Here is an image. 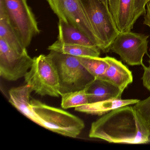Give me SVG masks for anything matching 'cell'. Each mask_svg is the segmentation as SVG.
<instances>
[{"mask_svg": "<svg viewBox=\"0 0 150 150\" xmlns=\"http://www.w3.org/2000/svg\"><path fill=\"white\" fill-rule=\"evenodd\" d=\"M88 136L115 144H144L150 131L134 107L115 109L92 123Z\"/></svg>", "mask_w": 150, "mask_h": 150, "instance_id": "cell-1", "label": "cell"}, {"mask_svg": "<svg viewBox=\"0 0 150 150\" xmlns=\"http://www.w3.org/2000/svg\"><path fill=\"white\" fill-rule=\"evenodd\" d=\"M30 103L40 119V126L47 129L75 138L85 127L83 120L69 112L46 105L35 99H32Z\"/></svg>", "mask_w": 150, "mask_h": 150, "instance_id": "cell-2", "label": "cell"}, {"mask_svg": "<svg viewBox=\"0 0 150 150\" xmlns=\"http://www.w3.org/2000/svg\"><path fill=\"white\" fill-rule=\"evenodd\" d=\"M48 55L57 71L61 96L85 89L95 79L83 66L78 57L52 51Z\"/></svg>", "mask_w": 150, "mask_h": 150, "instance_id": "cell-3", "label": "cell"}, {"mask_svg": "<svg viewBox=\"0 0 150 150\" xmlns=\"http://www.w3.org/2000/svg\"><path fill=\"white\" fill-rule=\"evenodd\" d=\"M79 1L99 41V49L103 52H109L110 45L119 32L108 7L101 0Z\"/></svg>", "mask_w": 150, "mask_h": 150, "instance_id": "cell-4", "label": "cell"}, {"mask_svg": "<svg viewBox=\"0 0 150 150\" xmlns=\"http://www.w3.org/2000/svg\"><path fill=\"white\" fill-rule=\"evenodd\" d=\"M24 77L36 93L54 97L61 96L57 71L49 55L34 57L32 66Z\"/></svg>", "mask_w": 150, "mask_h": 150, "instance_id": "cell-5", "label": "cell"}, {"mask_svg": "<svg viewBox=\"0 0 150 150\" xmlns=\"http://www.w3.org/2000/svg\"><path fill=\"white\" fill-rule=\"evenodd\" d=\"M11 26L23 46L27 48L40 30L27 0H0Z\"/></svg>", "mask_w": 150, "mask_h": 150, "instance_id": "cell-6", "label": "cell"}, {"mask_svg": "<svg viewBox=\"0 0 150 150\" xmlns=\"http://www.w3.org/2000/svg\"><path fill=\"white\" fill-rule=\"evenodd\" d=\"M149 36L131 31L119 32L109 48V52L120 56L130 66H142L143 58L147 53Z\"/></svg>", "mask_w": 150, "mask_h": 150, "instance_id": "cell-7", "label": "cell"}, {"mask_svg": "<svg viewBox=\"0 0 150 150\" xmlns=\"http://www.w3.org/2000/svg\"><path fill=\"white\" fill-rule=\"evenodd\" d=\"M47 1L59 20L79 30L99 48V41L79 0H47Z\"/></svg>", "mask_w": 150, "mask_h": 150, "instance_id": "cell-8", "label": "cell"}, {"mask_svg": "<svg viewBox=\"0 0 150 150\" xmlns=\"http://www.w3.org/2000/svg\"><path fill=\"white\" fill-rule=\"evenodd\" d=\"M33 62V58L27 51L20 52L16 50L0 39V74L3 79L15 81L24 77Z\"/></svg>", "mask_w": 150, "mask_h": 150, "instance_id": "cell-9", "label": "cell"}, {"mask_svg": "<svg viewBox=\"0 0 150 150\" xmlns=\"http://www.w3.org/2000/svg\"><path fill=\"white\" fill-rule=\"evenodd\" d=\"M150 0H108V8L119 32L131 31L137 20L146 13Z\"/></svg>", "mask_w": 150, "mask_h": 150, "instance_id": "cell-10", "label": "cell"}, {"mask_svg": "<svg viewBox=\"0 0 150 150\" xmlns=\"http://www.w3.org/2000/svg\"><path fill=\"white\" fill-rule=\"evenodd\" d=\"M88 103L121 99L123 91L111 82L101 78H95L85 88Z\"/></svg>", "mask_w": 150, "mask_h": 150, "instance_id": "cell-11", "label": "cell"}, {"mask_svg": "<svg viewBox=\"0 0 150 150\" xmlns=\"http://www.w3.org/2000/svg\"><path fill=\"white\" fill-rule=\"evenodd\" d=\"M32 92L33 90L31 86L27 84L21 86L13 88L8 92L9 101L23 115L40 125V119L32 108L30 100Z\"/></svg>", "mask_w": 150, "mask_h": 150, "instance_id": "cell-12", "label": "cell"}, {"mask_svg": "<svg viewBox=\"0 0 150 150\" xmlns=\"http://www.w3.org/2000/svg\"><path fill=\"white\" fill-rule=\"evenodd\" d=\"M104 58L109 66L101 79L111 82L123 92L133 81L132 73L122 62L115 58L108 56Z\"/></svg>", "mask_w": 150, "mask_h": 150, "instance_id": "cell-13", "label": "cell"}, {"mask_svg": "<svg viewBox=\"0 0 150 150\" xmlns=\"http://www.w3.org/2000/svg\"><path fill=\"white\" fill-rule=\"evenodd\" d=\"M58 27L59 42L66 44L97 47L86 35L73 25L59 20Z\"/></svg>", "mask_w": 150, "mask_h": 150, "instance_id": "cell-14", "label": "cell"}, {"mask_svg": "<svg viewBox=\"0 0 150 150\" xmlns=\"http://www.w3.org/2000/svg\"><path fill=\"white\" fill-rule=\"evenodd\" d=\"M139 100L137 99H113L94 103H88L75 108V110L87 114L102 115L120 107L135 104Z\"/></svg>", "mask_w": 150, "mask_h": 150, "instance_id": "cell-15", "label": "cell"}, {"mask_svg": "<svg viewBox=\"0 0 150 150\" xmlns=\"http://www.w3.org/2000/svg\"><path fill=\"white\" fill-rule=\"evenodd\" d=\"M0 39L4 40L16 50L20 52L27 51L11 26L5 8L1 4H0Z\"/></svg>", "mask_w": 150, "mask_h": 150, "instance_id": "cell-16", "label": "cell"}, {"mask_svg": "<svg viewBox=\"0 0 150 150\" xmlns=\"http://www.w3.org/2000/svg\"><path fill=\"white\" fill-rule=\"evenodd\" d=\"M50 51L57 52L76 57H100V50L97 47H87L75 45L66 44L57 40L48 47Z\"/></svg>", "mask_w": 150, "mask_h": 150, "instance_id": "cell-17", "label": "cell"}, {"mask_svg": "<svg viewBox=\"0 0 150 150\" xmlns=\"http://www.w3.org/2000/svg\"><path fill=\"white\" fill-rule=\"evenodd\" d=\"M83 66L94 77L101 78L105 74L109 64L105 58L78 57Z\"/></svg>", "mask_w": 150, "mask_h": 150, "instance_id": "cell-18", "label": "cell"}, {"mask_svg": "<svg viewBox=\"0 0 150 150\" xmlns=\"http://www.w3.org/2000/svg\"><path fill=\"white\" fill-rule=\"evenodd\" d=\"M61 96V107L64 109L76 108L88 103L85 89L65 93Z\"/></svg>", "mask_w": 150, "mask_h": 150, "instance_id": "cell-19", "label": "cell"}, {"mask_svg": "<svg viewBox=\"0 0 150 150\" xmlns=\"http://www.w3.org/2000/svg\"><path fill=\"white\" fill-rule=\"evenodd\" d=\"M133 107L150 131V96L143 100H139Z\"/></svg>", "mask_w": 150, "mask_h": 150, "instance_id": "cell-20", "label": "cell"}, {"mask_svg": "<svg viewBox=\"0 0 150 150\" xmlns=\"http://www.w3.org/2000/svg\"><path fill=\"white\" fill-rule=\"evenodd\" d=\"M148 67L145 66L144 67V73L142 77L143 84L144 86L150 91V57L148 61Z\"/></svg>", "mask_w": 150, "mask_h": 150, "instance_id": "cell-21", "label": "cell"}, {"mask_svg": "<svg viewBox=\"0 0 150 150\" xmlns=\"http://www.w3.org/2000/svg\"><path fill=\"white\" fill-rule=\"evenodd\" d=\"M144 24L150 28V0L146 5V13L144 16Z\"/></svg>", "mask_w": 150, "mask_h": 150, "instance_id": "cell-22", "label": "cell"}, {"mask_svg": "<svg viewBox=\"0 0 150 150\" xmlns=\"http://www.w3.org/2000/svg\"><path fill=\"white\" fill-rule=\"evenodd\" d=\"M101 1L104 3L106 6L108 7V0H101Z\"/></svg>", "mask_w": 150, "mask_h": 150, "instance_id": "cell-23", "label": "cell"}]
</instances>
